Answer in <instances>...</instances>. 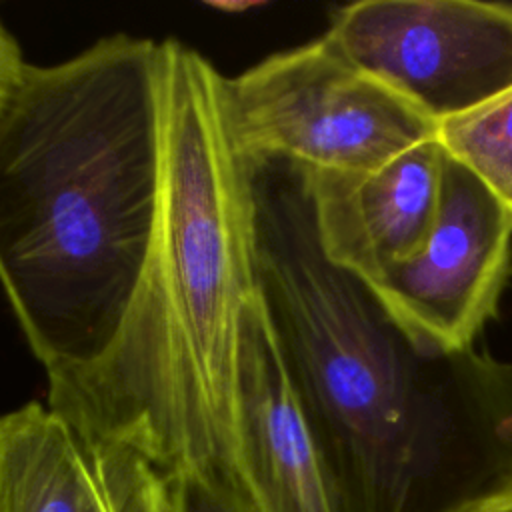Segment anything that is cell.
I'll return each mask as SVG.
<instances>
[{
    "instance_id": "obj_1",
    "label": "cell",
    "mask_w": 512,
    "mask_h": 512,
    "mask_svg": "<svg viewBox=\"0 0 512 512\" xmlns=\"http://www.w3.org/2000/svg\"><path fill=\"white\" fill-rule=\"evenodd\" d=\"M160 194L146 262L112 344L48 374V408L86 444L120 446L162 476L198 474L246 510L238 362L258 294L250 158L230 128L226 76L158 42Z\"/></svg>"
},
{
    "instance_id": "obj_2",
    "label": "cell",
    "mask_w": 512,
    "mask_h": 512,
    "mask_svg": "<svg viewBox=\"0 0 512 512\" xmlns=\"http://www.w3.org/2000/svg\"><path fill=\"white\" fill-rule=\"evenodd\" d=\"M248 158L258 292L342 512H452L512 480V364L406 330L324 254L304 166Z\"/></svg>"
},
{
    "instance_id": "obj_3",
    "label": "cell",
    "mask_w": 512,
    "mask_h": 512,
    "mask_svg": "<svg viewBox=\"0 0 512 512\" xmlns=\"http://www.w3.org/2000/svg\"><path fill=\"white\" fill-rule=\"evenodd\" d=\"M160 194L158 42L30 64L0 118V286L46 374L112 344Z\"/></svg>"
},
{
    "instance_id": "obj_4",
    "label": "cell",
    "mask_w": 512,
    "mask_h": 512,
    "mask_svg": "<svg viewBox=\"0 0 512 512\" xmlns=\"http://www.w3.org/2000/svg\"><path fill=\"white\" fill-rule=\"evenodd\" d=\"M236 144L316 170H368L436 138V124L324 36L226 78Z\"/></svg>"
},
{
    "instance_id": "obj_5",
    "label": "cell",
    "mask_w": 512,
    "mask_h": 512,
    "mask_svg": "<svg viewBox=\"0 0 512 512\" xmlns=\"http://www.w3.org/2000/svg\"><path fill=\"white\" fill-rule=\"evenodd\" d=\"M324 38L434 124L512 86V4L362 0Z\"/></svg>"
},
{
    "instance_id": "obj_6",
    "label": "cell",
    "mask_w": 512,
    "mask_h": 512,
    "mask_svg": "<svg viewBox=\"0 0 512 512\" xmlns=\"http://www.w3.org/2000/svg\"><path fill=\"white\" fill-rule=\"evenodd\" d=\"M512 264V208L444 152L436 218L418 250L368 286L412 334L476 346L498 312Z\"/></svg>"
},
{
    "instance_id": "obj_7",
    "label": "cell",
    "mask_w": 512,
    "mask_h": 512,
    "mask_svg": "<svg viewBox=\"0 0 512 512\" xmlns=\"http://www.w3.org/2000/svg\"><path fill=\"white\" fill-rule=\"evenodd\" d=\"M238 432L248 512H342L328 464L286 376L260 292L242 326Z\"/></svg>"
},
{
    "instance_id": "obj_8",
    "label": "cell",
    "mask_w": 512,
    "mask_h": 512,
    "mask_svg": "<svg viewBox=\"0 0 512 512\" xmlns=\"http://www.w3.org/2000/svg\"><path fill=\"white\" fill-rule=\"evenodd\" d=\"M442 164L430 138L368 170L304 166L324 254L366 284L412 256L436 218Z\"/></svg>"
},
{
    "instance_id": "obj_9",
    "label": "cell",
    "mask_w": 512,
    "mask_h": 512,
    "mask_svg": "<svg viewBox=\"0 0 512 512\" xmlns=\"http://www.w3.org/2000/svg\"><path fill=\"white\" fill-rule=\"evenodd\" d=\"M0 512H102L84 442L38 402L0 414Z\"/></svg>"
},
{
    "instance_id": "obj_10",
    "label": "cell",
    "mask_w": 512,
    "mask_h": 512,
    "mask_svg": "<svg viewBox=\"0 0 512 512\" xmlns=\"http://www.w3.org/2000/svg\"><path fill=\"white\" fill-rule=\"evenodd\" d=\"M436 140L512 208V86L464 114L438 122Z\"/></svg>"
},
{
    "instance_id": "obj_11",
    "label": "cell",
    "mask_w": 512,
    "mask_h": 512,
    "mask_svg": "<svg viewBox=\"0 0 512 512\" xmlns=\"http://www.w3.org/2000/svg\"><path fill=\"white\" fill-rule=\"evenodd\" d=\"M102 512H166L164 476L120 446L86 444Z\"/></svg>"
},
{
    "instance_id": "obj_12",
    "label": "cell",
    "mask_w": 512,
    "mask_h": 512,
    "mask_svg": "<svg viewBox=\"0 0 512 512\" xmlns=\"http://www.w3.org/2000/svg\"><path fill=\"white\" fill-rule=\"evenodd\" d=\"M166 512H248L226 488L198 476H164Z\"/></svg>"
},
{
    "instance_id": "obj_13",
    "label": "cell",
    "mask_w": 512,
    "mask_h": 512,
    "mask_svg": "<svg viewBox=\"0 0 512 512\" xmlns=\"http://www.w3.org/2000/svg\"><path fill=\"white\" fill-rule=\"evenodd\" d=\"M28 66L18 40L0 22V118L20 90Z\"/></svg>"
},
{
    "instance_id": "obj_14",
    "label": "cell",
    "mask_w": 512,
    "mask_h": 512,
    "mask_svg": "<svg viewBox=\"0 0 512 512\" xmlns=\"http://www.w3.org/2000/svg\"><path fill=\"white\" fill-rule=\"evenodd\" d=\"M452 512H512V480L472 496Z\"/></svg>"
},
{
    "instance_id": "obj_15",
    "label": "cell",
    "mask_w": 512,
    "mask_h": 512,
    "mask_svg": "<svg viewBox=\"0 0 512 512\" xmlns=\"http://www.w3.org/2000/svg\"><path fill=\"white\" fill-rule=\"evenodd\" d=\"M210 6L224 10V12H242V10H250L258 4L256 2H210Z\"/></svg>"
}]
</instances>
